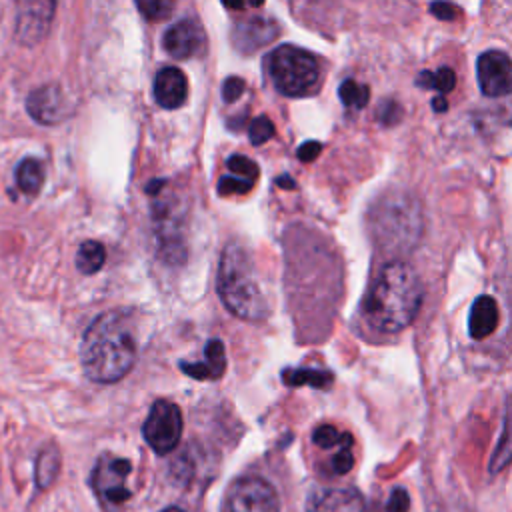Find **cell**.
Listing matches in <instances>:
<instances>
[{
	"mask_svg": "<svg viewBox=\"0 0 512 512\" xmlns=\"http://www.w3.org/2000/svg\"><path fill=\"white\" fill-rule=\"evenodd\" d=\"M432 108L436 110V112H446L448 110V102H446V98L444 96H434L432 98Z\"/></svg>",
	"mask_w": 512,
	"mask_h": 512,
	"instance_id": "cell-35",
	"label": "cell"
},
{
	"mask_svg": "<svg viewBox=\"0 0 512 512\" xmlns=\"http://www.w3.org/2000/svg\"><path fill=\"white\" fill-rule=\"evenodd\" d=\"M186 96H188V80L180 68L166 66L158 70L154 78V98L162 108L166 110L180 108L186 102Z\"/></svg>",
	"mask_w": 512,
	"mask_h": 512,
	"instance_id": "cell-13",
	"label": "cell"
},
{
	"mask_svg": "<svg viewBox=\"0 0 512 512\" xmlns=\"http://www.w3.org/2000/svg\"><path fill=\"white\" fill-rule=\"evenodd\" d=\"M44 182V166L36 158H24L16 168V184L24 194H36Z\"/></svg>",
	"mask_w": 512,
	"mask_h": 512,
	"instance_id": "cell-20",
	"label": "cell"
},
{
	"mask_svg": "<svg viewBox=\"0 0 512 512\" xmlns=\"http://www.w3.org/2000/svg\"><path fill=\"white\" fill-rule=\"evenodd\" d=\"M346 434H348V432H340V430H336V428L330 426V424H322V426H318V428L312 432V442H314L316 446L328 450V448L340 446V444L344 442Z\"/></svg>",
	"mask_w": 512,
	"mask_h": 512,
	"instance_id": "cell-25",
	"label": "cell"
},
{
	"mask_svg": "<svg viewBox=\"0 0 512 512\" xmlns=\"http://www.w3.org/2000/svg\"><path fill=\"white\" fill-rule=\"evenodd\" d=\"M282 380L288 386H312V388H328L334 380L332 372L320 368H288L282 372Z\"/></svg>",
	"mask_w": 512,
	"mask_h": 512,
	"instance_id": "cell-18",
	"label": "cell"
},
{
	"mask_svg": "<svg viewBox=\"0 0 512 512\" xmlns=\"http://www.w3.org/2000/svg\"><path fill=\"white\" fill-rule=\"evenodd\" d=\"M204 362H180L184 374L196 380H216L224 374L226 368V354L224 344L220 340H210L204 348Z\"/></svg>",
	"mask_w": 512,
	"mask_h": 512,
	"instance_id": "cell-16",
	"label": "cell"
},
{
	"mask_svg": "<svg viewBox=\"0 0 512 512\" xmlns=\"http://www.w3.org/2000/svg\"><path fill=\"white\" fill-rule=\"evenodd\" d=\"M266 72L274 88L290 98L310 96L320 84V64L304 48L284 44L266 56Z\"/></svg>",
	"mask_w": 512,
	"mask_h": 512,
	"instance_id": "cell-4",
	"label": "cell"
},
{
	"mask_svg": "<svg viewBox=\"0 0 512 512\" xmlns=\"http://www.w3.org/2000/svg\"><path fill=\"white\" fill-rule=\"evenodd\" d=\"M220 512H280V500L264 478L242 476L228 486Z\"/></svg>",
	"mask_w": 512,
	"mask_h": 512,
	"instance_id": "cell-6",
	"label": "cell"
},
{
	"mask_svg": "<svg viewBox=\"0 0 512 512\" xmlns=\"http://www.w3.org/2000/svg\"><path fill=\"white\" fill-rule=\"evenodd\" d=\"M306 512H364V498L354 488H322L310 494Z\"/></svg>",
	"mask_w": 512,
	"mask_h": 512,
	"instance_id": "cell-12",
	"label": "cell"
},
{
	"mask_svg": "<svg viewBox=\"0 0 512 512\" xmlns=\"http://www.w3.org/2000/svg\"><path fill=\"white\" fill-rule=\"evenodd\" d=\"M136 356V326L128 312H104L86 328L80 344V360L90 380L112 384L124 378L132 370Z\"/></svg>",
	"mask_w": 512,
	"mask_h": 512,
	"instance_id": "cell-1",
	"label": "cell"
},
{
	"mask_svg": "<svg viewBox=\"0 0 512 512\" xmlns=\"http://www.w3.org/2000/svg\"><path fill=\"white\" fill-rule=\"evenodd\" d=\"M248 134H250L252 144L260 146V144L268 142L274 136V124L268 116H258V118L252 120V124L248 128Z\"/></svg>",
	"mask_w": 512,
	"mask_h": 512,
	"instance_id": "cell-27",
	"label": "cell"
},
{
	"mask_svg": "<svg viewBox=\"0 0 512 512\" xmlns=\"http://www.w3.org/2000/svg\"><path fill=\"white\" fill-rule=\"evenodd\" d=\"M138 10L148 20H164L174 10V4L172 2H164V0H140L138 2Z\"/></svg>",
	"mask_w": 512,
	"mask_h": 512,
	"instance_id": "cell-29",
	"label": "cell"
},
{
	"mask_svg": "<svg viewBox=\"0 0 512 512\" xmlns=\"http://www.w3.org/2000/svg\"><path fill=\"white\" fill-rule=\"evenodd\" d=\"M254 186V182L250 180H244L240 176H222L220 182H218V192L222 196H228V194H246L250 188Z\"/></svg>",
	"mask_w": 512,
	"mask_h": 512,
	"instance_id": "cell-30",
	"label": "cell"
},
{
	"mask_svg": "<svg viewBox=\"0 0 512 512\" xmlns=\"http://www.w3.org/2000/svg\"><path fill=\"white\" fill-rule=\"evenodd\" d=\"M146 444L156 454H168L182 436V412L170 400H156L142 426Z\"/></svg>",
	"mask_w": 512,
	"mask_h": 512,
	"instance_id": "cell-7",
	"label": "cell"
},
{
	"mask_svg": "<svg viewBox=\"0 0 512 512\" xmlns=\"http://www.w3.org/2000/svg\"><path fill=\"white\" fill-rule=\"evenodd\" d=\"M510 462H512V396L506 406V418H504V430H502L500 442L490 460V472L496 474L502 468H506Z\"/></svg>",
	"mask_w": 512,
	"mask_h": 512,
	"instance_id": "cell-19",
	"label": "cell"
},
{
	"mask_svg": "<svg viewBox=\"0 0 512 512\" xmlns=\"http://www.w3.org/2000/svg\"><path fill=\"white\" fill-rule=\"evenodd\" d=\"M376 236L388 248H410L418 242L422 220L418 204L406 196H386L376 206Z\"/></svg>",
	"mask_w": 512,
	"mask_h": 512,
	"instance_id": "cell-5",
	"label": "cell"
},
{
	"mask_svg": "<svg viewBox=\"0 0 512 512\" xmlns=\"http://www.w3.org/2000/svg\"><path fill=\"white\" fill-rule=\"evenodd\" d=\"M422 296L424 288L416 270L404 260H392L372 280L362 300V316L376 332H402L416 318Z\"/></svg>",
	"mask_w": 512,
	"mask_h": 512,
	"instance_id": "cell-2",
	"label": "cell"
},
{
	"mask_svg": "<svg viewBox=\"0 0 512 512\" xmlns=\"http://www.w3.org/2000/svg\"><path fill=\"white\" fill-rule=\"evenodd\" d=\"M320 150H322V144L320 142H316V140H310V142H304L300 148H298V158L302 160V162H312L318 154H320Z\"/></svg>",
	"mask_w": 512,
	"mask_h": 512,
	"instance_id": "cell-34",
	"label": "cell"
},
{
	"mask_svg": "<svg viewBox=\"0 0 512 512\" xmlns=\"http://www.w3.org/2000/svg\"><path fill=\"white\" fill-rule=\"evenodd\" d=\"M278 34V26L274 20L268 18H252L240 24L234 32V44L244 52H254L258 46L272 42Z\"/></svg>",
	"mask_w": 512,
	"mask_h": 512,
	"instance_id": "cell-14",
	"label": "cell"
},
{
	"mask_svg": "<svg viewBox=\"0 0 512 512\" xmlns=\"http://www.w3.org/2000/svg\"><path fill=\"white\" fill-rule=\"evenodd\" d=\"M106 260L104 246L98 240H86L80 244L76 254V266L82 274H94L102 268Z\"/></svg>",
	"mask_w": 512,
	"mask_h": 512,
	"instance_id": "cell-22",
	"label": "cell"
},
{
	"mask_svg": "<svg viewBox=\"0 0 512 512\" xmlns=\"http://www.w3.org/2000/svg\"><path fill=\"white\" fill-rule=\"evenodd\" d=\"M416 84L426 90H436L438 94H448L456 86V74L448 66H440L438 70H422L416 76Z\"/></svg>",
	"mask_w": 512,
	"mask_h": 512,
	"instance_id": "cell-21",
	"label": "cell"
},
{
	"mask_svg": "<svg viewBox=\"0 0 512 512\" xmlns=\"http://www.w3.org/2000/svg\"><path fill=\"white\" fill-rule=\"evenodd\" d=\"M226 164H228V168L232 170L234 176H240V178H244V180L256 182V178H258V166H256L254 160H250V158H246V156H242V154H234V156L228 158Z\"/></svg>",
	"mask_w": 512,
	"mask_h": 512,
	"instance_id": "cell-26",
	"label": "cell"
},
{
	"mask_svg": "<svg viewBox=\"0 0 512 512\" xmlns=\"http://www.w3.org/2000/svg\"><path fill=\"white\" fill-rule=\"evenodd\" d=\"M498 326V304L492 296L482 294L474 298L468 314V332L474 340L488 338Z\"/></svg>",
	"mask_w": 512,
	"mask_h": 512,
	"instance_id": "cell-15",
	"label": "cell"
},
{
	"mask_svg": "<svg viewBox=\"0 0 512 512\" xmlns=\"http://www.w3.org/2000/svg\"><path fill=\"white\" fill-rule=\"evenodd\" d=\"M430 12H432V16H436L438 20H450V22L460 16L458 6L448 4V2H434V4H430Z\"/></svg>",
	"mask_w": 512,
	"mask_h": 512,
	"instance_id": "cell-33",
	"label": "cell"
},
{
	"mask_svg": "<svg viewBox=\"0 0 512 512\" xmlns=\"http://www.w3.org/2000/svg\"><path fill=\"white\" fill-rule=\"evenodd\" d=\"M132 472V464L126 458H116L112 454L100 456L96 462L90 484L94 494L104 506H122L130 498L126 480Z\"/></svg>",
	"mask_w": 512,
	"mask_h": 512,
	"instance_id": "cell-8",
	"label": "cell"
},
{
	"mask_svg": "<svg viewBox=\"0 0 512 512\" xmlns=\"http://www.w3.org/2000/svg\"><path fill=\"white\" fill-rule=\"evenodd\" d=\"M338 96L342 100L344 106L348 108H354V110H360L368 104V98H370V88L366 84H360L352 78H346L340 88H338Z\"/></svg>",
	"mask_w": 512,
	"mask_h": 512,
	"instance_id": "cell-23",
	"label": "cell"
},
{
	"mask_svg": "<svg viewBox=\"0 0 512 512\" xmlns=\"http://www.w3.org/2000/svg\"><path fill=\"white\" fill-rule=\"evenodd\" d=\"M216 288L226 308L242 320H264L270 302L258 278L252 254L238 242H230L220 258Z\"/></svg>",
	"mask_w": 512,
	"mask_h": 512,
	"instance_id": "cell-3",
	"label": "cell"
},
{
	"mask_svg": "<svg viewBox=\"0 0 512 512\" xmlns=\"http://www.w3.org/2000/svg\"><path fill=\"white\" fill-rule=\"evenodd\" d=\"M476 76L480 92L488 98L512 94V58L500 50H486L478 56Z\"/></svg>",
	"mask_w": 512,
	"mask_h": 512,
	"instance_id": "cell-9",
	"label": "cell"
},
{
	"mask_svg": "<svg viewBox=\"0 0 512 512\" xmlns=\"http://www.w3.org/2000/svg\"><path fill=\"white\" fill-rule=\"evenodd\" d=\"M26 108L36 122L48 126L62 122L70 114L68 96L58 84H44L32 90L26 100Z\"/></svg>",
	"mask_w": 512,
	"mask_h": 512,
	"instance_id": "cell-10",
	"label": "cell"
},
{
	"mask_svg": "<svg viewBox=\"0 0 512 512\" xmlns=\"http://www.w3.org/2000/svg\"><path fill=\"white\" fill-rule=\"evenodd\" d=\"M410 508V496L404 488H394L390 498H388V504H386V512H408Z\"/></svg>",
	"mask_w": 512,
	"mask_h": 512,
	"instance_id": "cell-31",
	"label": "cell"
},
{
	"mask_svg": "<svg viewBox=\"0 0 512 512\" xmlns=\"http://www.w3.org/2000/svg\"><path fill=\"white\" fill-rule=\"evenodd\" d=\"M58 474V452L54 448H46L40 456H38V464H36V482L40 488H46L54 482Z\"/></svg>",
	"mask_w": 512,
	"mask_h": 512,
	"instance_id": "cell-24",
	"label": "cell"
},
{
	"mask_svg": "<svg viewBox=\"0 0 512 512\" xmlns=\"http://www.w3.org/2000/svg\"><path fill=\"white\" fill-rule=\"evenodd\" d=\"M244 88H246V86H244V80H242V78H238V76L228 78V80L224 82V86H222L224 102H234V100H238V98L242 96Z\"/></svg>",
	"mask_w": 512,
	"mask_h": 512,
	"instance_id": "cell-32",
	"label": "cell"
},
{
	"mask_svg": "<svg viewBox=\"0 0 512 512\" xmlns=\"http://www.w3.org/2000/svg\"><path fill=\"white\" fill-rule=\"evenodd\" d=\"M276 184H278V186H284V188H294V182H292L290 178H286V176H280V178L276 180Z\"/></svg>",
	"mask_w": 512,
	"mask_h": 512,
	"instance_id": "cell-36",
	"label": "cell"
},
{
	"mask_svg": "<svg viewBox=\"0 0 512 512\" xmlns=\"http://www.w3.org/2000/svg\"><path fill=\"white\" fill-rule=\"evenodd\" d=\"M162 44L172 58L184 60V58H192V56L204 52L206 36H204L202 26L194 18H184V20L174 22L164 32Z\"/></svg>",
	"mask_w": 512,
	"mask_h": 512,
	"instance_id": "cell-11",
	"label": "cell"
},
{
	"mask_svg": "<svg viewBox=\"0 0 512 512\" xmlns=\"http://www.w3.org/2000/svg\"><path fill=\"white\" fill-rule=\"evenodd\" d=\"M162 512H184L182 508H166V510H162Z\"/></svg>",
	"mask_w": 512,
	"mask_h": 512,
	"instance_id": "cell-37",
	"label": "cell"
},
{
	"mask_svg": "<svg viewBox=\"0 0 512 512\" xmlns=\"http://www.w3.org/2000/svg\"><path fill=\"white\" fill-rule=\"evenodd\" d=\"M352 442H354L352 436L346 434L344 442L338 446V452H336V456L332 458V470H334L336 474H346V472L352 468V464H354Z\"/></svg>",
	"mask_w": 512,
	"mask_h": 512,
	"instance_id": "cell-28",
	"label": "cell"
},
{
	"mask_svg": "<svg viewBox=\"0 0 512 512\" xmlns=\"http://www.w3.org/2000/svg\"><path fill=\"white\" fill-rule=\"evenodd\" d=\"M48 6H50V2L22 6L24 12H20V16H18V36L24 42H36L46 32L52 12L42 14V10H46Z\"/></svg>",
	"mask_w": 512,
	"mask_h": 512,
	"instance_id": "cell-17",
	"label": "cell"
}]
</instances>
